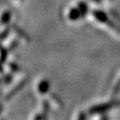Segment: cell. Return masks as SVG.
I'll return each instance as SVG.
<instances>
[{
	"label": "cell",
	"mask_w": 120,
	"mask_h": 120,
	"mask_svg": "<svg viewBox=\"0 0 120 120\" xmlns=\"http://www.w3.org/2000/svg\"><path fill=\"white\" fill-rule=\"evenodd\" d=\"M118 105H119V101H117L116 100H112V101H109L96 104V105L92 106L88 109V114L90 116L98 115V114H105L106 112L112 109L113 108L118 106Z\"/></svg>",
	"instance_id": "cell-1"
},
{
	"label": "cell",
	"mask_w": 120,
	"mask_h": 120,
	"mask_svg": "<svg viewBox=\"0 0 120 120\" xmlns=\"http://www.w3.org/2000/svg\"><path fill=\"white\" fill-rule=\"evenodd\" d=\"M92 15L100 23L108 24V22L110 21V19L107 13L102 10H100V9H95L94 11H92Z\"/></svg>",
	"instance_id": "cell-2"
},
{
	"label": "cell",
	"mask_w": 120,
	"mask_h": 120,
	"mask_svg": "<svg viewBox=\"0 0 120 120\" xmlns=\"http://www.w3.org/2000/svg\"><path fill=\"white\" fill-rule=\"evenodd\" d=\"M68 17L70 21H73V22H76L78 19L81 18V14H80V12L77 7H72V8L69 9V13H68Z\"/></svg>",
	"instance_id": "cell-3"
},
{
	"label": "cell",
	"mask_w": 120,
	"mask_h": 120,
	"mask_svg": "<svg viewBox=\"0 0 120 120\" xmlns=\"http://www.w3.org/2000/svg\"><path fill=\"white\" fill-rule=\"evenodd\" d=\"M49 88H50V84H49L48 80L43 79V80H41V81L39 82L38 89V92L41 94H46L48 91H49Z\"/></svg>",
	"instance_id": "cell-4"
},
{
	"label": "cell",
	"mask_w": 120,
	"mask_h": 120,
	"mask_svg": "<svg viewBox=\"0 0 120 120\" xmlns=\"http://www.w3.org/2000/svg\"><path fill=\"white\" fill-rule=\"evenodd\" d=\"M77 8L80 12V14H81V18H84L86 14L88 13V11H89V7H88V4H86L85 1H79L77 3Z\"/></svg>",
	"instance_id": "cell-5"
},
{
	"label": "cell",
	"mask_w": 120,
	"mask_h": 120,
	"mask_svg": "<svg viewBox=\"0 0 120 120\" xmlns=\"http://www.w3.org/2000/svg\"><path fill=\"white\" fill-rule=\"evenodd\" d=\"M120 91V77L119 78L116 80V82L114 85V87H113V90H112V94L113 95H116L118 94V92Z\"/></svg>",
	"instance_id": "cell-6"
},
{
	"label": "cell",
	"mask_w": 120,
	"mask_h": 120,
	"mask_svg": "<svg viewBox=\"0 0 120 120\" xmlns=\"http://www.w3.org/2000/svg\"><path fill=\"white\" fill-rule=\"evenodd\" d=\"M43 109H44V110H45V113L47 114V112L49 111V109H50L48 101H43Z\"/></svg>",
	"instance_id": "cell-7"
},
{
	"label": "cell",
	"mask_w": 120,
	"mask_h": 120,
	"mask_svg": "<svg viewBox=\"0 0 120 120\" xmlns=\"http://www.w3.org/2000/svg\"><path fill=\"white\" fill-rule=\"evenodd\" d=\"M77 118L80 120L86 119V118H87V115H86V113H85V112H80L78 116H77Z\"/></svg>",
	"instance_id": "cell-8"
},
{
	"label": "cell",
	"mask_w": 120,
	"mask_h": 120,
	"mask_svg": "<svg viewBox=\"0 0 120 120\" xmlns=\"http://www.w3.org/2000/svg\"><path fill=\"white\" fill-rule=\"evenodd\" d=\"M90 1L94 2V3H96V4H101L102 2V0H90Z\"/></svg>",
	"instance_id": "cell-9"
},
{
	"label": "cell",
	"mask_w": 120,
	"mask_h": 120,
	"mask_svg": "<svg viewBox=\"0 0 120 120\" xmlns=\"http://www.w3.org/2000/svg\"><path fill=\"white\" fill-rule=\"evenodd\" d=\"M118 30H119V31H120V26H119V28H118Z\"/></svg>",
	"instance_id": "cell-10"
}]
</instances>
